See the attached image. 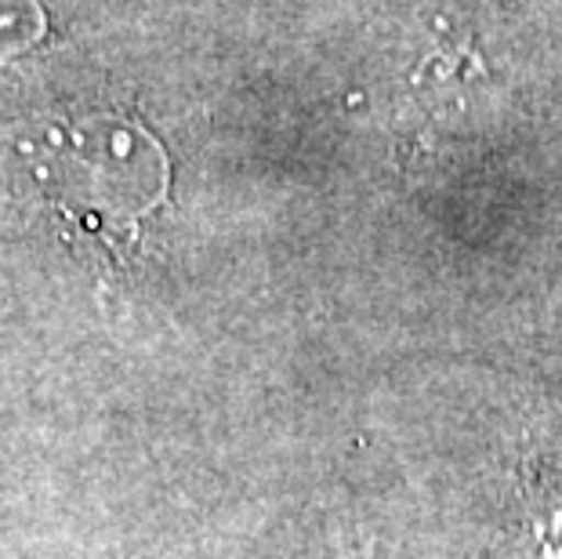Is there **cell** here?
<instances>
[{
  "mask_svg": "<svg viewBox=\"0 0 562 559\" xmlns=\"http://www.w3.org/2000/svg\"><path fill=\"white\" fill-rule=\"evenodd\" d=\"M341 559H367V556H363V552H356V549H352V552H345Z\"/></svg>",
  "mask_w": 562,
  "mask_h": 559,
  "instance_id": "cell-1",
  "label": "cell"
}]
</instances>
